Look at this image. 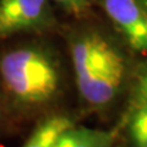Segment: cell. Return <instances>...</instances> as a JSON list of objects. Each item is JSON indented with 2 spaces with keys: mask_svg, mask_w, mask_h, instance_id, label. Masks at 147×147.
Here are the masks:
<instances>
[{
  "mask_svg": "<svg viewBox=\"0 0 147 147\" xmlns=\"http://www.w3.org/2000/svg\"><path fill=\"white\" fill-rule=\"evenodd\" d=\"M104 12L136 52L147 53V6L141 0H100Z\"/></svg>",
  "mask_w": 147,
  "mask_h": 147,
  "instance_id": "277c9868",
  "label": "cell"
},
{
  "mask_svg": "<svg viewBox=\"0 0 147 147\" xmlns=\"http://www.w3.org/2000/svg\"><path fill=\"white\" fill-rule=\"evenodd\" d=\"M3 112H4V103H3V96L0 93V119L3 117Z\"/></svg>",
  "mask_w": 147,
  "mask_h": 147,
  "instance_id": "30bf717a",
  "label": "cell"
},
{
  "mask_svg": "<svg viewBox=\"0 0 147 147\" xmlns=\"http://www.w3.org/2000/svg\"><path fill=\"white\" fill-rule=\"evenodd\" d=\"M74 124L75 123L66 115H49L37 124L24 147H55L61 132Z\"/></svg>",
  "mask_w": 147,
  "mask_h": 147,
  "instance_id": "8992f818",
  "label": "cell"
},
{
  "mask_svg": "<svg viewBox=\"0 0 147 147\" xmlns=\"http://www.w3.org/2000/svg\"><path fill=\"white\" fill-rule=\"evenodd\" d=\"M57 24L52 0H0V42L17 34L44 33Z\"/></svg>",
  "mask_w": 147,
  "mask_h": 147,
  "instance_id": "7a4b0ae2",
  "label": "cell"
},
{
  "mask_svg": "<svg viewBox=\"0 0 147 147\" xmlns=\"http://www.w3.org/2000/svg\"><path fill=\"white\" fill-rule=\"evenodd\" d=\"M145 103H147V65L140 72V75L136 80L134 92H132L131 108L134 110L135 108L140 107Z\"/></svg>",
  "mask_w": 147,
  "mask_h": 147,
  "instance_id": "9c48e42d",
  "label": "cell"
},
{
  "mask_svg": "<svg viewBox=\"0 0 147 147\" xmlns=\"http://www.w3.org/2000/svg\"><path fill=\"white\" fill-rule=\"evenodd\" d=\"M61 10L75 18L87 16L92 6V0H52Z\"/></svg>",
  "mask_w": 147,
  "mask_h": 147,
  "instance_id": "ba28073f",
  "label": "cell"
},
{
  "mask_svg": "<svg viewBox=\"0 0 147 147\" xmlns=\"http://www.w3.org/2000/svg\"><path fill=\"white\" fill-rule=\"evenodd\" d=\"M130 136L136 147H147V103L132 110Z\"/></svg>",
  "mask_w": 147,
  "mask_h": 147,
  "instance_id": "52a82bcc",
  "label": "cell"
},
{
  "mask_svg": "<svg viewBox=\"0 0 147 147\" xmlns=\"http://www.w3.org/2000/svg\"><path fill=\"white\" fill-rule=\"evenodd\" d=\"M113 132L74 124L61 132L55 147H113Z\"/></svg>",
  "mask_w": 147,
  "mask_h": 147,
  "instance_id": "5b68a950",
  "label": "cell"
},
{
  "mask_svg": "<svg viewBox=\"0 0 147 147\" xmlns=\"http://www.w3.org/2000/svg\"><path fill=\"white\" fill-rule=\"evenodd\" d=\"M0 81L13 108L25 113L37 112L49 107L60 94L61 64L48 45H17L0 55Z\"/></svg>",
  "mask_w": 147,
  "mask_h": 147,
  "instance_id": "6da1fadb",
  "label": "cell"
},
{
  "mask_svg": "<svg viewBox=\"0 0 147 147\" xmlns=\"http://www.w3.org/2000/svg\"><path fill=\"white\" fill-rule=\"evenodd\" d=\"M125 76V60L114 47L90 72L75 81L81 99L92 109L105 108L121 88Z\"/></svg>",
  "mask_w": 147,
  "mask_h": 147,
  "instance_id": "3957f363",
  "label": "cell"
},
{
  "mask_svg": "<svg viewBox=\"0 0 147 147\" xmlns=\"http://www.w3.org/2000/svg\"><path fill=\"white\" fill-rule=\"evenodd\" d=\"M141 1H142V3H144V4H145V5L147 6V0H141Z\"/></svg>",
  "mask_w": 147,
  "mask_h": 147,
  "instance_id": "8fae6325",
  "label": "cell"
}]
</instances>
